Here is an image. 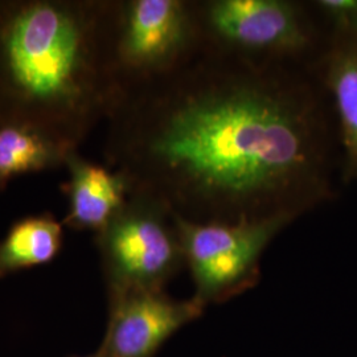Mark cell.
<instances>
[{"instance_id": "7", "label": "cell", "mask_w": 357, "mask_h": 357, "mask_svg": "<svg viewBox=\"0 0 357 357\" xmlns=\"http://www.w3.org/2000/svg\"><path fill=\"white\" fill-rule=\"evenodd\" d=\"M107 296V326L97 351L102 357H156L172 336L205 311L195 298L175 299L165 290Z\"/></svg>"}, {"instance_id": "9", "label": "cell", "mask_w": 357, "mask_h": 357, "mask_svg": "<svg viewBox=\"0 0 357 357\" xmlns=\"http://www.w3.org/2000/svg\"><path fill=\"white\" fill-rule=\"evenodd\" d=\"M70 171L66 191L69 212L66 224L77 230H101L128 203L131 185L121 172L90 163L68 153L65 159Z\"/></svg>"}, {"instance_id": "13", "label": "cell", "mask_w": 357, "mask_h": 357, "mask_svg": "<svg viewBox=\"0 0 357 357\" xmlns=\"http://www.w3.org/2000/svg\"><path fill=\"white\" fill-rule=\"evenodd\" d=\"M72 357H79V356H72ZM84 357H102L101 355H98V354H96V355H91V356H84Z\"/></svg>"}, {"instance_id": "11", "label": "cell", "mask_w": 357, "mask_h": 357, "mask_svg": "<svg viewBox=\"0 0 357 357\" xmlns=\"http://www.w3.org/2000/svg\"><path fill=\"white\" fill-rule=\"evenodd\" d=\"M69 153L64 142L40 128L8 123L0 128V184L16 175L54 166Z\"/></svg>"}, {"instance_id": "3", "label": "cell", "mask_w": 357, "mask_h": 357, "mask_svg": "<svg viewBox=\"0 0 357 357\" xmlns=\"http://www.w3.org/2000/svg\"><path fill=\"white\" fill-rule=\"evenodd\" d=\"M205 45L243 59L311 66L326 33L308 1L195 0Z\"/></svg>"}, {"instance_id": "1", "label": "cell", "mask_w": 357, "mask_h": 357, "mask_svg": "<svg viewBox=\"0 0 357 357\" xmlns=\"http://www.w3.org/2000/svg\"><path fill=\"white\" fill-rule=\"evenodd\" d=\"M112 155L131 191L193 222L299 217L337 196L340 150L314 68L205 45L123 88Z\"/></svg>"}, {"instance_id": "4", "label": "cell", "mask_w": 357, "mask_h": 357, "mask_svg": "<svg viewBox=\"0 0 357 357\" xmlns=\"http://www.w3.org/2000/svg\"><path fill=\"white\" fill-rule=\"evenodd\" d=\"M107 295L165 290L185 268L172 212L143 192L131 191L128 203L97 233Z\"/></svg>"}, {"instance_id": "12", "label": "cell", "mask_w": 357, "mask_h": 357, "mask_svg": "<svg viewBox=\"0 0 357 357\" xmlns=\"http://www.w3.org/2000/svg\"><path fill=\"white\" fill-rule=\"evenodd\" d=\"M328 38H357V0L308 1Z\"/></svg>"}, {"instance_id": "8", "label": "cell", "mask_w": 357, "mask_h": 357, "mask_svg": "<svg viewBox=\"0 0 357 357\" xmlns=\"http://www.w3.org/2000/svg\"><path fill=\"white\" fill-rule=\"evenodd\" d=\"M314 72L335 119L343 184L357 181V38H328Z\"/></svg>"}, {"instance_id": "6", "label": "cell", "mask_w": 357, "mask_h": 357, "mask_svg": "<svg viewBox=\"0 0 357 357\" xmlns=\"http://www.w3.org/2000/svg\"><path fill=\"white\" fill-rule=\"evenodd\" d=\"M193 295L205 308L255 287L268 245L291 225L286 217L241 222H193L174 216Z\"/></svg>"}, {"instance_id": "10", "label": "cell", "mask_w": 357, "mask_h": 357, "mask_svg": "<svg viewBox=\"0 0 357 357\" xmlns=\"http://www.w3.org/2000/svg\"><path fill=\"white\" fill-rule=\"evenodd\" d=\"M63 225L51 215L17 221L0 241V278L51 262L63 246Z\"/></svg>"}, {"instance_id": "5", "label": "cell", "mask_w": 357, "mask_h": 357, "mask_svg": "<svg viewBox=\"0 0 357 357\" xmlns=\"http://www.w3.org/2000/svg\"><path fill=\"white\" fill-rule=\"evenodd\" d=\"M203 47L195 0L112 6L110 53L121 90L165 76Z\"/></svg>"}, {"instance_id": "2", "label": "cell", "mask_w": 357, "mask_h": 357, "mask_svg": "<svg viewBox=\"0 0 357 357\" xmlns=\"http://www.w3.org/2000/svg\"><path fill=\"white\" fill-rule=\"evenodd\" d=\"M110 13V4L59 1L22 3L1 13L0 94L23 125L29 119V126L56 137L54 128L79 130L112 113L121 88L112 64Z\"/></svg>"}]
</instances>
